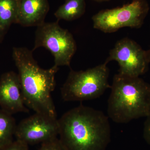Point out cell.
<instances>
[{
	"instance_id": "obj_1",
	"label": "cell",
	"mask_w": 150,
	"mask_h": 150,
	"mask_svg": "<svg viewBox=\"0 0 150 150\" xmlns=\"http://www.w3.org/2000/svg\"><path fill=\"white\" fill-rule=\"evenodd\" d=\"M58 123L59 139L66 150H106L110 144L109 118L100 110L81 104Z\"/></svg>"
},
{
	"instance_id": "obj_2",
	"label": "cell",
	"mask_w": 150,
	"mask_h": 150,
	"mask_svg": "<svg viewBox=\"0 0 150 150\" xmlns=\"http://www.w3.org/2000/svg\"><path fill=\"white\" fill-rule=\"evenodd\" d=\"M33 51L26 47L13 48V59L18 70L25 104L36 113L56 119L51 93L56 87L55 76L59 67L54 65L46 69L40 68Z\"/></svg>"
},
{
	"instance_id": "obj_3",
	"label": "cell",
	"mask_w": 150,
	"mask_h": 150,
	"mask_svg": "<svg viewBox=\"0 0 150 150\" xmlns=\"http://www.w3.org/2000/svg\"><path fill=\"white\" fill-rule=\"evenodd\" d=\"M108 101V118L116 123L146 117L150 107V85L140 77L113 76Z\"/></svg>"
},
{
	"instance_id": "obj_4",
	"label": "cell",
	"mask_w": 150,
	"mask_h": 150,
	"mask_svg": "<svg viewBox=\"0 0 150 150\" xmlns=\"http://www.w3.org/2000/svg\"><path fill=\"white\" fill-rule=\"evenodd\" d=\"M107 64L105 62L85 71L71 69L61 88L62 99L65 101H83L101 96L111 86Z\"/></svg>"
},
{
	"instance_id": "obj_5",
	"label": "cell",
	"mask_w": 150,
	"mask_h": 150,
	"mask_svg": "<svg viewBox=\"0 0 150 150\" xmlns=\"http://www.w3.org/2000/svg\"><path fill=\"white\" fill-rule=\"evenodd\" d=\"M149 9L146 0H132L121 7L102 10L92 18L93 28L105 33H114L124 27L139 28Z\"/></svg>"
},
{
	"instance_id": "obj_6",
	"label": "cell",
	"mask_w": 150,
	"mask_h": 150,
	"mask_svg": "<svg viewBox=\"0 0 150 150\" xmlns=\"http://www.w3.org/2000/svg\"><path fill=\"white\" fill-rule=\"evenodd\" d=\"M58 21L45 22L37 27L32 51L45 48L54 56V65L69 67L77 50L76 43L72 34L61 27Z\"/></svg>"
},
{
	"instance_id": "obj_7",
	"label": "cell",
	"mask_w": 150,
	"mask_h": 150,
	"mask_svg": "<svg viewBox=\"0 0 150 150\" xmlns=\"http://www.w3.org/2000/svg\"><path fill=\"white\" fill-rule=\"evenodd\" d=\"M112 61L118 62V74L134 77L144 74L149 64L146 51L136 41L128 38L116 42L105 62L108 64Z\"/></svg>"
},
{
	"instance_id": "obj_8",
	"label": "cell",
	"mask_w": 150,
	"mask_h": 150,
	"mask_svg": "<svg viewBox=\"0 0 150 150\" xmlns=\"http://www.w3.org/2000/svg\"><path fill=\"white\" fill-rule=\"evenodd\" d=\"M58 120L35 112L22 120L16 129V140L26 144L44 143L58 137Z\"/></svg>"
},
{
	"instance_id": "obj_9",
	"label": "cell",
	"mask_w": 150,
	"mask_h": 150,
	"mask_svg": "<svg viewBox=\"0 0 150 150\" xmlns=\"http://www.w3.org/2000/svg\"><path fill=\"white\" fill-rule=\"evenodd\" d=\"M0 107L13 115L27 112L18 74L13 71L3 74L0 77Z\"/></svg>"
},
{
	"instance_id": "obj_10",
	"label": "cell",
	"mask_w": 150,
	"mask_h": 150,
	"mask_svg": "<svg viewBox=\"0 0 150 150\" xmlns=\"http://www.w3.org/2000/svg\"><path fill=\"white\" fill-rule=\"evenodd\" d=\"M49 10L48 0H21L17 24L23 27H38L45 22Z\"/></svg>"
},
{
	"instance_id": "obj_11",
	"label": "cell",
	"mask_w": 150,
	"mask_h": 150,
	"mask_svg": "<svg viewBox=\"0 0 150 150\" xmlns=\"http://www.w3.org/2000/svg\"><path fill=\"white\" fill-rule=\"evenodd\" d=\"M21 0H0V43L4 41L11 25L17 22Z\"/></svg>"
},
{
	"instance_id": "obj_12",
	"label": "cell",
	"mask_w": 150,
	"mask_h": 150,
	"mask_svg": "<svg viewBox=\"0 0 150 150\" xmlns=\"http://www.w3.org/2000/svg\"><path fill=\"white\" fill-rule=\"evenodd\" d=\"M86 8V0H67L56 11L54 16L58 21H73L82 16Z\"/></svg>"
},
{
	"instance_id": "obj_13",
	"label": "cell",
	"mask_w": 150,
	"mask_h": 150,
	"mask_svg": "<svg viewBox=\"0 0 150 150\" xmlns=\"http://www.w3.org/2000/svg\"><path fill=\"white\" fill-rule=\"evenodd\" d=\"M16 126L12 115L0 109V149L13 142Z\"/></svg>"
},
{
	"instance_id": "obj_14",
	"label": "cell",
	"mask_w": 150,
	"mask_h": 150,
	"mask_svg": "<svg viewBox=\"0 0 150 150\" xmlns=\"http://www.w3.org/2000/svg\"><path fill=\"white\" fill-rule=\"evenodd\" d=\"M39 150H66L58 137L41 144Z\"/></svg>"
},
{
	"instance_id": "obj_15",
	"label": "cell",
	"mask_w": 150,
	"mask_h": 150,
	"mask_svg": "<svg viewBox=\"0 0 150 150\" xmlns=\"http://www.w3.org/2000/svg\"><path fill=\"white\" fill-rule=\"evenodd\" d=\"M0 150H30L28 145L18 140H16Z\"/></svg>"
},
{
	"instance_id": "obj_16",
	"label": "cell",
	"mask_w": 150,
	"mask_h": 150,
	"mask_svg": "<svg viewBox=\"0 0 150 150\" xmlns=\"http://www.w3.org/2000/svg\"><path fill=\"white\" fill-rule=\"evenodd\" d=\"M144 123L143 136L145 141L150 145V107Z\"/></svg>"
},
{
	"instance_id": "obj_17",
	"label": "cell",
	"mask_w": 150,
	"mask_h": 150,
	"mask_svg": "<svg viewBox=\"0 0 150 150\" xmlns=\"http://www.w3.org/2000/svg\"><path fill=\"white\" fill-rule=\"evenodd\" d=\"M146 56L147 59L149 63H150V48L149 50L146 51Z\"/></svg>"
},
{
	"instance_id": "obj_18",
	"label": "cell",
	"mask_w": 150,
	"mask_h": 150,
	"mask_svg": "<svg viewBox=\"0 0 150 150\" xmlns=\"http://www.w3.org/2000/svg\"><path fill=\"white\" fill-rule=\"evenodd\" d=\"M92 1H94L96 2L101 3L109 1L110 0H92Z\"/></svg>"
},
{
	"instance_id": "obj_19",
	"label": "cell",
	"mask_w": 150,
	"mask_h": 150,
	"mask_svg": "<svg viewBox=\"0 0 150 150\" xmlns=\"http://www.w3.org/2000/svg\"><path fill=\"white\" fill-rule=\"evenodd\" d=\"M67 1V0H65V1Z\"/></svg>"
}]
</instances>
